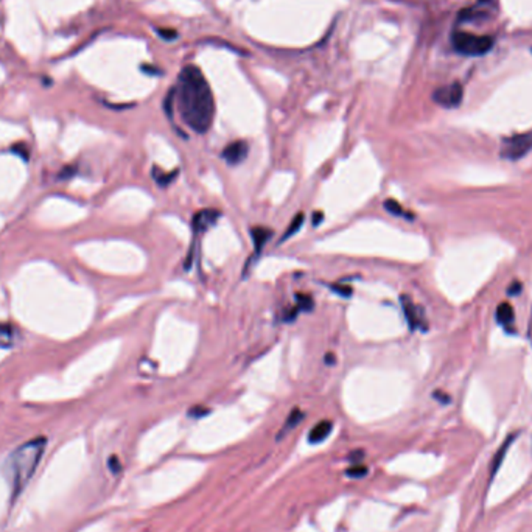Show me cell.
<instances>
[{"instance_id": "cell-1", "label": "cell", "mask_w": 532, "mask_h": 532, "mask_svg": "<svg viewBox=\"0 0 532 532\" xmlns=\"http://www.w3.org/2000/svg\"><path fill=\"white\" fill-rule=\"evenodd\" d=\"M175 91L178 111L182 122L198 134L208 132L214 122V94L196 65H187L179 73Z\"/></svg>"}, {"instance_id": "cell-2", "label": "cell", "mask_w": 532, "mask_h": 532, "mask_svg": "<svg viewBox=\"0 0 532 532\" xmlns=\"http://www.w3.org/2000/svg\"><path fill=\"white\" fill-rule=\"evenodd\" d=\"M47 439L36 437L25 442L13 451L6 462V471H8V481L11 487L13 500L22 494L26 484L35 475L39 462H41Z\"/></svg>"}, {"instance_id": "cell-23", "label": "cell", "mask_w": 532, "mask_h": 532, "mask_svg": "<svg viewBox=\"0 0 532 532\" xmlns=\"http://www.w3.org/2000/svg\"><path fill=\"white\" fill-rule=\"evenodd\" d=\"M522 288H523L522 283L514 282V283H512V287L508 288V292H509V295H518V292L522 291Z\"/></svg>"}, {"instance_id": "cell-12", "label": "cell", "mask_w": 532, "mask_h": 532, "mask_svg": "<svg viewBox=\"0 0 532 532\" xmlns=\"http://www.w3.org/2000/svg\"><path fill=\"white\" fill-rule=\"evenodd\" d=\"M16 344V329L10 324L0 322V349H11Z\"/></svg>"}, {"instance_id": "cell-25", "label": "cell", "mask_w": 532, "mask_h": 532, "mask_svg": "<svg viewBox=\"0 0 532 532\" xmlns=\"http://www.w3.org/2000/svg\"><path fill=\"white\" fill-rule=\"evenodd\" d=\"M435 397H436V398H439V400H442V403H447V402H450L448 396H444V394H441V392H435Z\"/></svg>"}, {"instance_id": "cell-6", "label": "cell", "mask_w": 532, "mask_h": 532, "mask_svg": "<svg viewBox=\"0 0 532 532\" xmlns=\"http://www.w3.org/2000/svg\"><path fill=\"white\" fill-rule=\"evenodd\" d=\"M402 308L411 330H427L428 325L427 321H425L423 311L421 307H417V305L412 302L411 297L402 296Z\"/></svg>"}, {"instance_id": "cell-20", "label": "cell", "mask_w": 532, "mask_h": 532, "mask_svg": "<svg viewBox=\"0 0 532 532\" xmlns=\"http://www.w3.org/2000/svg\"><path fill=\"white\" fill-rule=\"evenodd\" d=\"M330 288L334 290L336 295L343 297H350L352 292H354V290H352L350 287H344V285H330Z\"/></svg>"}, {"instance_id": "cell-13", "label": "cell", "mask_w": 532, "mask_h": 532, "mask_svg": "<svg viewBox=\"0 0 532 532\" xmlns=\"http://www.w3.org/2000/svg\"><path fill=\"white\" fill-rule=\"evenodd\" d=\"M176 175H178L176 170L171 173H165L159 167L152 169V178H155V181L157 182L159 187H167V185H170L173 181H175Z\"/></svg>"}, {"instance_id": "cell-4", "label": "cell", "mask_w": 532, "mask_h": 532, "mask_svg": "<svg viewBox=\"0 0 532 532\" xmlns=\"http://www.w3.org/2000/svg\"><path fill=\"white\" fill-rule=\"evenodd\" d=\"M532 150V131L523 132V134H517L512 137H506L501 143L500 155L504 159L509 161H517L528 155Z\"/></svg>"}, {"instance_id": "cell-8", "label": "cell", "mask_w": 532, "mask_h": 532, "mask_svg": "<svg viewBox=\"0 0 532 532\" xmlns=\"http://www.w3.org/2000/svg\"><path fill=\"white\" fill-rule=\"evenodd\" d=\"M219 217H221V212L215 209H203L196 212L194 219H191V229H194V234L196 235L198 232L209 230L212 226L218 221Z\"/></svg>"}, {"instance_id": "cell-21", "label": "cell", "mask_w": 532, "mask_h": 532, "mask_svg": "<svg viewBox=\"0 0 532 532\" xmlns=\"http://www.w3.org/2000/svg\"><path fill=\"white\" fill-rule=\"evenodd\" d=\"M109 467H111V470H112V474H118V471H120V462H118V460H117V457L116 456H112L111 457V460H109Z\"/></svg>"}, {"instance_id": "cell-11", "label": "cell", "mask_w": 532, "mask_h": 532, "mask_svg": "<svg viewBox=\"0 0 532 532\" xmlns=\"http://www.w3.org/2000/svg\"><path fill=\"white\" fill-rule=\"evenodd\" d=\"M331 430H334V423H331L330 421H322V422L316 423L315 427L310 430L308 442L310 444H321V442H324L325 439L330 436Z\"/></svg>"}, {"instance_id": "cell-22", "label": "cell", "mask_w": 532, "mask_h": 532, "mask_svg": "<svg viewBox=\"0 0 532 532\" xmlns=\"http://www.w3.org/2000/svg\"><path fill=\"white\" fill-rule=\"evenodd\" d=\"M208 412H209V409L198 407V408L190 409V416H194V417H203L204 414H208Z\"/></svg>"}, {"instance_id": "cell-17", "label": "cell", "mask_w": 532, "mask_h": 532, "mask_svg": "<svg viewBox=\"0 0 532 532\" xmlns=\"http://www.w3.org/2000/svg\"><path fill=\"white\" fill-rule=\"evenodd\" d=\"M514 439H515V435H514V436H510V437H508V439H506V442H504V444L501 445V448L498 450V453L495 455L494 467H492V476H494V475L496 474V470L500 469V465H501V462H503V460H504V456H506V451H508V448L510 447V444H512V441H514Z\"/></svg>"}, {"instance_id": "cell-10", "label": "cell", "mask_w": 532, "mask_h": 532, "mask_svg": "<svg viewBox=\"0 0 532 532\" xmlns=\"http://www.w3.org/2000/svg\"><path fill=\"white\" fill-rule=\"evenodd\" d=\"M251 237H252V243H254L256 256H258L262 252L263 246L271 240L272 230L269 228H265V226H256V228L251 229Z\"/></svg>"}, {"instance_id": "cell-24", "label": "cell", "mask_w": 532, "mask_h": 532, "mask_svg": "<svg viewBox=\"0 0 532 532\" xmlns=\"http://www.w3.org/2000/svg\"><path fill=\"white\" fill-rule=\"evenodd\" d=\"M322 219H324L322 212H315V214H313V226H316V228H318V226L321 224Z\"/></svg>"}, {"instance_id": "cell-15", "label": "cell", "mask_w": 532, "mask_h": 532, "mask_svg": "<svg viewBox=\"0 0 532 532\" xmlns=\"http://www.w3.org/2000/svg\"><path fill=\"white\" fill-rule=\"evenodd\" d=\"M383 205H384V209H386L391 215H394V217H402V218H408V219L414 218V217H412V215L409 214V212L405 210V209L402 208V204H398V203L396 201V199H386V201H384Z\"/></svg>"}, {"instance_id": "cell-18", "label": "cell", "mask_w": 532, "mask_h": 532, "mask_svg": "<svg viewBox=\"0 0 532 532\" xmlns=\"http://www.w3.org/2000/svg\"><path fill=\"white\" fill-rule=\"evenodd\" d=\"M297 308L304 310V311H311L313 310V299L308 295H297Z\"/></svg>"}, {"instance_id": "cell-9", "label": "cell", "mask_w": 532, "mask_h": 532, "mask_svg": "<svg viewBox=\"0 0 532 532\" xmlns=\"http://www.w3.org/2000/svg\"><path fill=\"white\" fill-rule=\"evenodd\" d=\"M495 318L498 324H501L506 330L514 329V322H515V311L512 308V305L509 302H501L498 305Z\"/></svg>"}, {"instance_id": "cell-5", "label": "cell", "mask_w": 532, "mask_h": 532, "mask_svg": "<svg viewBox=\"0 0 532 532\" xmlns=\"http://www.w3.org/2000/svg\"><path fill=\"white\" fill-rule=\"evenodd\" d=\"M462 97H464V89L460 83H451L448 86H442L435 91L433 100L442 108L447 109H453L457 108L462 103Z\"/></svg>"}, {"instance_id": "cell-7", "label": "cell", "mask_w": 532, "mask_h": 532, "mask_svg": "<svg viewBox=\"0 0 532 532\" xmlns=\"http://www.w3.org/2000/svg\"><path fill=\"white\" fill-rule=\"evenodd\" d=\"M248 152H249L248 143H246L244 141H234L226 146L221 152V156L226 162L232 165V167H235V165H240L242 162H244V159L248 157Z\"/></svg>"}, {"instance_id": "cell-16", "label": "cell", "mask_w": 532, "mask_h": 532, "mask_svg": "<svg viewBox=\"0 0 532 532\" xmlns=\"http://www.w3.org/2000/svg\"><path fill=\"white\" fill-rule=\"evenodd\" d=\"M304 221H305V214H302V212H301V214H297L295 218H292V221L290 223V226L287 228V230H285V234H283V237H282L281 243H283L285 240H287V238H290V237H292L295 234H297L299 229L302 228Z\"/></svg>"}, {"instance_id": "cell-14", "label": "cell", "mask_w": 532, "mask_h": 532, "mask_svg": "<svg viewBox=\"0 0 532 532\" xmlns=\"http://www.w3.org/2000/svg\"><path fill=\"white\" fill-rule=\"evenodd\" d=\"M304 412L301 411V409H292L291 412H290V416H288V418H287V422H285V425H283V428H282V431H281V435H279V437H282L285 433H287V431H290V430H292V428H296L297 427V425H299V422H301L302 421V418H304Z\"/></svg>"}, {"instance_id": "cell-19", "label": "cell", "mask_w": 532, "mask_h": 532, "mask_svg": "<svg viewBox=\"0 0 532 532\" xmlns=\"http://www.w3.org/2000/svg\"><path fill=\"white\" fill-rule=\"evenodd\" d=\"M345 475L350 476V478H363V476L368 475V469L363 467V465H358V467L349 469L347 471H345Z\"/></svg>"}, {"instance_id": "cell-3", "label": "cell", "mask_w": 532, "mask_h": 532, "mask_svg": "<svg viewBox=\"0 0 532 532\" xmlns=\"http://www.w3.org/2000/svg\"><path fill=\"white\" fill-rule=\"evenodd\" d=\"M451 44L453 49L464 56H483L494 47V39L467 31H455L451 36Z\"/></svg>"}, {"instance_id": "cell-26", "label": "cell", "mask_w": 532, "mask_h": 532, "mask_svg": "<svg viewBox=\"0 0 532 532\" xmlns=\"http://www.w3.org/2000/svg\"><path fill=\"white\" fill-rule=\"evenodd\" d=\"M325 361H327V363H330V364H334V363H335V357H334V355H331V354H329L327 357H325Z\"/></svg>"}]
</instances>
